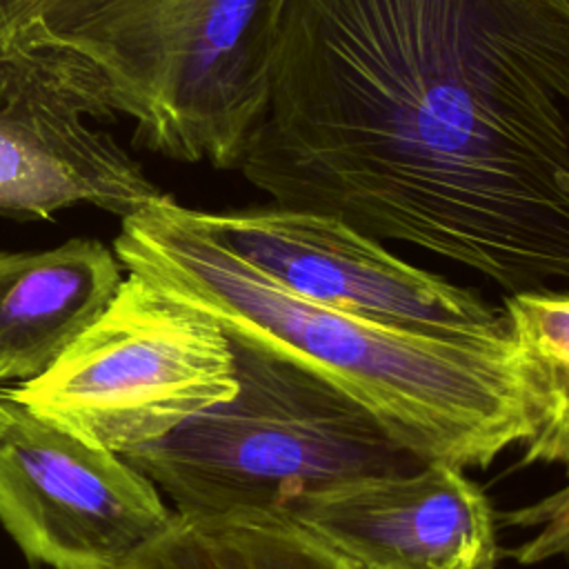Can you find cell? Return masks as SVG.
Listing matches in <instances>:
<instances>
[{"instance_id":"1","label":"cell","mask_w":569,"mask_h":569,"mask_svg":"<svg viewBox=\"0 0 569 569\" xmlns=\"http://www.w3.org/2000/svg\"><path fill=\"white\" fill-rule=\"evenodd\" d=\"M238 169L509 293L569 280V4L291 0Z\"/></svg>"},{"instance_id":"2","label":"cell","mask_w":569,"mask_h":569,"mask_svg":"<svg viewBox=\"0 0 569 569\" xmlns=\"http://www.w3.org/2000/svg\"><path fill=\"white\" fill-rule=\"evenodd\" d=\"M113 253L129 273L207 313L229 340L325 378L427 462L489 467L531 433L509 331L420 333L307 300L167 193L122 218Z\"/></svg>"},{"instance_id":"3","label":"cell","mask_w":569,"mask_h":569,"mask_svg":"<svg viewBox=\"0 0 569 569\" xmlns=\"http://www.w3.org/2000/svg\"><path fill=\"white\" fill-rule=\"evenodd\" d=\"M291 0H73L22 16L0 56L91 120L124 116L133 144L238 169L267 98Z\"/></svg>"},{"instance_id":"4","label":"cell","mask_w":569,"mask_h":569,"mask_svg":"<svg viewBox=\"0 0 569 569\" xmlns=\"http://www.w3.org/2000/svg\"><path fill=\"white\" fill-rule=\"evenodd\" d=\"M236 391L122 453L178 513H282L342 482L427 465L325 378L229 340Z\"/></svg>"},{"instance_id":"5","label":"cell","mask_w":569,"mask_h":569,"mask_svg":"<svg viewBox=\"0 0 569 569\" xmlns=\"http://www.w3.org/2000/svg\"><path fill=\"white\" fill-rule=\"evenodd\" d=\"M236 391L229 338L138 273L40 376L7 396L40 420L124 453Z\"/></svg>"},{"instance_id":"6","label":"cell","mask_w":569,"mask_h":569,"mask_svg":"<svg viewBox=\"0 0 569 569\" xmlns=\"http://www.w3.org/2000/svg\"><path fill=\"white\" fill-rule=\"evenodd\" d=\"M9 402L0 436V525L31 562L118 569L167 529L176 511L122 453Z\"/></svg>"},{"instance_id":"7","label":"cell","mask_w":569,"mask_h":569,"mask_svg":"<svg viewBox=\"0 0 569 569\" xmlns=\"http://www.w3.org/2000/svg\"><path fill=\"white\" fill-rule=\"evenodd\" d=\"M209 229L293 293L329 309L436 336L505 333V311L391 253L382 240L325 213L280 204L202 211Z\"/></svg>"},{"instance_id":"8","label":"cell","mask_w":569,"mask_h":569,"mask_svg":"<svg viewBox=\"0 0 569 569\" xmlns=\"http://www.w3.org/2000/svg\"><path fill=\"white\" fill-rule=\"evenodd\" d=\"M342 558L371 569H496L493 509L462 467L427 462L298 500L287 513Z\"/></svg>"},{"instance_id":"9","label":"cell","mask_w":569,"mask_h":569,"mask_svg":"<svg viewBox=\"0 0 569 569\" xmlns=\"http://www.w3.org/2000/svg\"><path fill=\"white\" fill-rule=\"evenodd\" d=\"M31 67L0 56V216L44 220L76 204L129 216L158 196L142 164Z\"/></svg>"},{"instance_id":"10","label":"cell","mask_w":569,"mask_h":569,"mask_svg":"<svg viewBox=\"0 0 569 569\" xmlns=\"http://www.w3.org/2000/svg\"><path fill=\"white\" fill-rule=\"evenodd\" d=\"M122 269L93 238L44 251H0V387L47 371L109 307Z\"/></svg>"},{"instance_id":"11","label":"cell","mask_w":569,"mask_h":569,"mask_svg":"<svg viewBox=\"0 0 569 569\" xmlns=\"http://www.w3.org/2000/svg\"><path fill=\"white\" fill-rule=\"evenodd\" d=\"M118 569H351L282 513H173L167 529Z\"/></svg>"},{"instance_id":"12","label":"cell","mask_w":569,"mask_h":569,"mask_svg":"<svg viewBox=\"0 0 569 569\" xmlns=\"http://www.w3.org/2000/svg\"><path fill=\"white\" fill-rule=\"evenodd\" d=\"M502 311L531 411L520 465L569 469V293H509Z\"/></svg>"},{"instance_id":"13","label":"cell","mask_w":569,"mask_h":569,"mask_svg":"<svg viewBox=\"0 0 569 569\" xmlns=\"http://www.w3.org/2000/svg\"><path fill=\"white\" fill-rule=\"evenodd\" d=\"M505 522L533 533L507 551L522 567L540 565L553 558H569V469L567 482L549 496L522 505L502 516Z\"/></svg>"},{"instance_id":"14","label":"cell","mask_w":569,"mask_h":569,"mask_svg":"<svg viewBox=\"0 0 569 569\" xmlns=\"http://www.w3.org/2000/svg\"><path fill=\"white\" fill-rule=\"evenodd\" d=\"M27 2L29 0H0V38L4 36V31L9 29V24L16 20V16Z\"/></svg>"},{"instance_id":"15","label":"cell","mask_w":569,"mask_h":569,"mask_svg":"<svg viewBox=\"0 0 569 569\" xmlns=\"http://www.w3.org/2000/svg\"><path fill=\"white\" fill-rule=\"evenodd\" d=\"M69 2H73V0H29L22 9H20V13L16 16V20L9 24V29L22 18V16H27V13H31V11H38V9H53V7H62V4H69ZM7 29V31H9ZM4 31V33H7Z\"/></svg>"},{"instance_id":"16","label":"cell","mask_w":569,"mask_h":569,"mask_svg":"<svg viewBox=\"0 0 569 569\" xmlns=\"http://www.w3.org/2000/svg\"><path fill=\"white\" fill-rule=\"evenodd\" d=\"M9 416H11V402L7 398V391H2V387H0V436L9 422Z\"/></svg>"},{"instance_id":"17","label":"cell","mask_w":569,"mask_h":569,"mask_svg":"<svg viewBox=\"0 0 569 569\" xmlns=\"http://www.w3.org/2000/svg\"><path fill=\"white\" fill-rule=\"evenodd\" d=\"M349 565H351V569H371V567H365V565H358V562H351V560H349Z\"/></svg>"},{"instance_id":"18","label":"cell","mask_w":569,"mask_h":569,"mask_svg":"<svg viewBox=\"0 0 569 569\" xmlns=\"http://www.w3.org/2000/svg\"><path fill=\"white\" fill-rule=\"evenodd\" d=\"M565 2H567V4H569V0H565Z\"/></svg>"}]
</instances>
